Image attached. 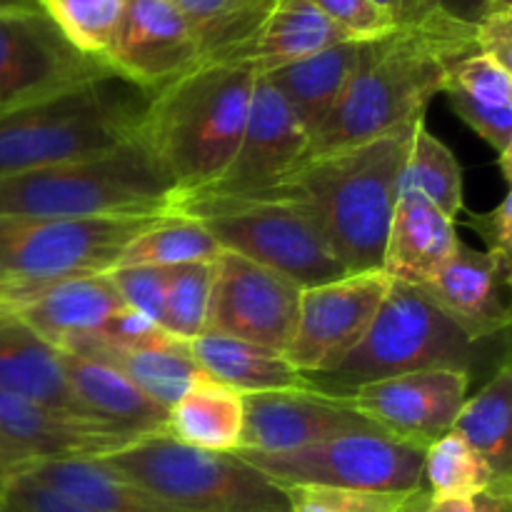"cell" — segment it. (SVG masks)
<instances>
[{"label": "cell", "instance_id": "obj_1", "mask_svg": "<svg viewBox=\"0 0 512 512\" xmlns=\"http://www.w3.org/2000/svg\"><path fill=\"white\" fill-rule=\"evenodd\" d=\"M470 53H478L475 25L440 8L418 23H398L378 38L360 40L348 85L310 140V158L425 120L450 68Z\"/></svg>", "mask_w": 512, "mask_h": 512}, {"label": "cell", "instance_id": "obj_2", "mask_svg": "<svg viewBox=\"0 0 512 512\" xmlns=\"http://www.w3.org/2000/svg\"><path fill=\"white\" fill-rule=\"evenodd\" d=\"M258 75L250 63L200 60L150 93L135 138L175 185V198L200 193L228 168Z\"/></svg>", "mask_w": 512, "mask_h": 512}, {"label": "cell", "instance_id": "obj_3", "mask_svg": "<svg viewBox=\"0 0 512 512\" xmlns=\"http://www.w3.org/2000/svg\"><path fill=\"white\" fill-rule=\"evenodd\" d=\"M420 123L425 120L350 148L313 155L283 183L313 205L330 248L348 275L383 265L400 173Z\"/></svg>", "mask_w": 512, "mask_h": 512}, {"label": "cell", "instance_id": "obj_4", "mask_svg": "<svg viewBox=\"0 0 512 512\" xmlns=\"http://www.w3.org/2000/svg\"><path fill=\"white\" fill-rule=\"evenodd\" d=\"M150 93L115 70L0 110V175L108 153L135 140Z\"/></svg>", "mask_w": 512, "mask_h": 512}, {"label": "cell", "instance_id": "obj_5", "mask_svg": "<svg viewBox=\"0 0 512 512\" xmlns=\"http://www.w3.org/2000/svg\"><path fill=\"white\" fill-rule=\"evenodd\" d=\"M175 185L140 140L48 168L0 175V218L163 215Z\"/></svg>", "mask_w": 512, "mask_h": 512}, {"label": "cell", "instance_id": "obj_6", "mask_svg": "<svg viewBox=\"0 0 512 512\" xmlns=\"http://www.w3.org/2000/svg\"><path fill=\"white\" fill-rule=\"evenodd\" d=\"M173 210L198 218L218 245L285 275L300 288L348 275L313 205L290 185L243 198H173Z\"/></svg>", "mask_w": 512, "mask_h": 512}, {"label": "cell", "instance_id": "obj_7", "mask_svg": "<svg viewBox=\"0 0 512 512\" xmlns=\"http://www.w3.org/2000/svg\"><path fill=\"white\" fill-rule=\"evenodd\" d=\"M103 460L175 512H290L285 488L238 453L190 448L158 433Z\"/></svg>", "mask_w": 512, "mask_h": 512}, {"label": "cell", "instance_id": "obj_8", "mask_svg": "<svg viewBox=\"0 0 512 512\" xmlns=\"http://www.w3.org/2000/svg\"><path fill=\"white\" fill-rule=\"evenodd\" d=\"M158 218H0V300L15 308L60 280L108 273Z\"/></svg>", "mask_w": 512, "mask_h": 512}, {"label": "cell", "instance_id": "obj_9", "mask_svg": "<svg viewBox=\"0 0 512 512\" xmlns=\"http://www.w3.org/2000/svg\"><path fill=\"white\" fill-rule=\"evenodd\" d=\"M475 345L435 308L423 290L390 280L368 333L328 378L345 395L358 385L420 370L448 368L470 373Z\"/></svg>", "mask_w": 512, "mask_h": 512}, {"label": "cell", "instance_id": "obj_10", "mask_svg": "<svg viewBox=\"0 0 512 512\" xmlns=\"http://www.w3.org/2000/svg\"><path fill=\"white\" fill-rule=\"evenodd\" d=\"M280 488H320L418 493L423 480V448L403 443L380 430L320 440L288 453L235 450Z\"/></svg>", "mask_w": 512, "mask_h": 512}, {"label": "cell", "instance_id": "obj_11", "mask_svg": "<svg viewBox=\"0 0 512 512\" xmlns=\"http://www.w3.org/2000/svg\"><path fill=\"white\" fill-rule=\"evenodd\" d=\"M390 288L383 270L353 273L300 293L298 320L285 358L298 373L325 375L340 368L368 333Z\"/></svg>", "mask_w": 512, "mask_h": 512}, {"label": "cell", "instance_id": "obj_12", "mask_svg": "<svg viewBox=\"0 0 512 512\" xmlns=\"http://www.w3.org/2000/svg\"><path fill=\"white\" fill-rule=\"evenodd\" d=\"M303 288L285 275L220 250L213 263L205 333L228 335L283 353L293 338Z\"/></svg>", "mask_w": 512, "mask_h": 512}, {"label": "cell", "instance_id": "obj_13", "mask_svg": "<svg viewBox=\"0 0 512 512\" xmlns=\"http://www.w3.org/2000/svg\"><path fill=\"white\" fill-rule=\"evenodd\" d=\"M310 158V135L288 100L258 75L240 143L213 185L193 195L243 198L280 188ZM185 198V195H183Z\"/></svg>", "mask_w": 512, "mask_h": 512}, {"label": "cell", "instance_id": "obj_14", "mask_svg": "<svg viewBox=\"0 0 512 512\" xmlns=\"http://www.w3.org/2000/svg\"><path fill=\"white\" fill-rule=\"evenodd\" d=\"M108 70L80 53L40 5L0 13V110Z\"/></svg>", "mask_w": 512, "mask_h": 512}, {"label": "cell", "instance_id": "obj_15", "mask_svg": "<svg viewBox=\"0 0 512 512\" xmlns=\"http://www.w3.org/2000/svg\"><path fill=\"white\" fill-rule=\"evenodd\" d=\"M468 388L470 373L440 368L375 380L345 395L380 433L425 450L453 430Z\"/></svg>", "mask_w": 512, "mask_h": 512}, {"label": "cell", "instance_id": "obj_16", "mask_svg": "<svg viewBox=\"0 0 512 512\" xmlns=\"http://www.w3.org/2000/svg\"><path fill=\"white\" fill-rule=\"evenodd\" d=\"M378 430L355 410L348 395L315 385L243 395V435L238 450L288 453L320 440Z\"/></svg>", "mask_w": 512, "mask_h": 512}, {"label": "cell", "instance_id": "obj_17", "mask_svg": "<svg viewBox=\"0 0 512 512\" xmlns=\"http://www.w3.org/2000/svg\"><path fill=\"white\" fill-rule=\"evenodd\" d=\"M203 60L198 38L170 0H125L105 65L143 90L165 83Z\"/></svg>", "mask_w": 512, "mask_h": 512}, {"label": "cell", "instance_id": "obj_18", "mask_svg": "<svg viewBox=\"0 0 512 512\" xmlns=\"http://www.w3.org/2000/svg\"><path fill=\"white\" fill-rule=\"evenodd\" d=\"M0 440L30 463L63 458H105L133 443V435L100 420L48 408L0 390Z\"/></svg>", "mask_w": 512, "mask_h": 512}, {"label": "cell", "instance_id": "obj_19", "mask_svg": "<svg viewBox=\"0 0 512 512\" xmlns=\"http://www.w3.org/2000/svg\"><path fill=\"white\" fill-rule=\"evenodd\" d=\"M510 278L488 253L460 240L453 258L420 290L465 338L483 343L510 328Z\"/></svg>", "mask_w": 512, "mask_h": 512}, {"label": "cell", "instance_id": "obj_20", "mask_svg": "<svg viewBox=\"0 0 512 512\" xmlns=\"http://www.w3.org/2000/svg\"><path fill=\"white\" fill-rule=\"evenodd\" d=\"M125 308L108 273L60 280L15 305V315L55 350H73L98 338Z\"/></svg>", "mask_w": 512, "mask_h": 512}, {"label": "cell", "instance_id": "obj_21", "mask_svg": "<svg viewBox=\"0 0 512 512\" xmlns=\"http://www.w3.org/2000/svg\"><path fill=\"white\" fill-rule=\"evenodd\" d=\"M460 245L455 220L418 193H400L383 248V270L395 283L423 288Z\"/></svg>", "mask_w": 512, "mask_h": 512}, {"label": "cell", "instance_id": "obj_22", "mask_svg": "<svg viewBox=\"0 0 512 512\" xmlns=\"http://www.w3.org/2000/svg\"><path fill=\"white\" fill-rule=\"evenodd\" d=\"M58 355L70 393L85 415L113 425L133 438L163 433L168 410L153 403L110 360L98 355L63 353V350H58Z\"/></svg>", "mask_w": 512, "mask_h": 512}, {"label": "cell", "instance_id": "obj_23", "mask_svg": "<svg viewBox=\"0 0 512 512\" xmlns=\"http://www.w3.org/2000/svg\"><path fill=\"white\" fill-rule=\"evenodd\" d=\"M443 95L468 128L498 155L503 178H512V70L483 53H470L450 68Z\"/></svg>", "mask_w": 512, "mask_h": 512}, {"label": "cell", "instance_id": "obj_24", "mask_svg": "<svg viewBox=\"0 0 512 512\" xmlns=\"http://www.w3.org/2000/svg\"><path fill=\"white\" fill-rule=\"evenodd\" d=\"M355 40L343 28L325 18L313 0H275L273 10L258 33L228 55L230 63H250L260 75L288 63L310 58L325 48Z\"/></svg>", "mask_w": 512, "mask_h": 512}, {"label": "cell", "instance_id": "obj_25", "mask_svg": "<svg viewBox=\"0 0 512 512\" xmlns=\"http://www.w3.org/2000/svg\"><path fill=\"white\" fill-rule=\"evenodd\" d=\"M0 390L90 418L70 393L58 350L35 335L15 313L0 320Z\"/></svg>", "mask_w": 512, "mask_h": 512}, {"label": "cell", "instance_id": "obj_26", "mask_svg": "<svg viewBox=\"0 0 512 512\" xmlns=\"http://www.w3.org/2000/svg\"><path fill=\"white\" fill-rule=\"evenodd\" d=\"M358 50L360 40H345L298 63L263 73V78L288 100L310 140L338 105L358 60Z\"/></svg>", "mask_w": 512, "mask_h": 512}, {"label": "cell", "instance_id": "obj_27", "mask_svg": "<svg viewBox=\"0 0 512 512\" xmlns=\"http://www.w3.org/2000/svg\"><path fill=\"white\" fill-rule=\"evenodd\" d=\"M190 355L203 373L218 383L238 390L240 395L273 393L313 385L310 378L293 368L283 353L263 348V345L245 343L218 333H203L190 340Z\"/></svg>", "mask_w": 512, "mask_h": 512}, {"label": "cell", "instance_id": "obj_28", "mask_svg": "<svg viewBox=\"0 0 512 512\" xmlns=\"http://www.w3.org/2000/svg\"><path fill=\"white\" fill-rule=\"evenodd\" d=\"M163 433L190 448L235 453L243 435V395L200 373L168 410Z\"/></svg>", "mask_w": 512, "mask_h": 512}, {"label": "cell", "instance_id": "obj_29", "mask_svg": "<svg viewBox=\"0 0 512 512\" xmlns=\"http://www.w3.org/2000/svg\"><path fill=\"white\" fill-rule=\"evenodd\" d=\"M28 470L93 512H175L103 458L38 460Z\"/></svg>", "mask_w": 512, "mask_h": 512}, {"label": "cell", "instance_id": "obj_30", "mask_svg": "<svg viewBox=\"0 0 512 512\" xmlns=\"http://www.w3.org/2000/svg\"><path fill=\"white\" fill-rule=\"evenodd\" d=\"M512 368L505 358L488 383L463 403L453 430L478 450L500 478L512 480Z\"/></svg>", "mask_w": 512, "mask_h": 512}, {"label": "cell", "instance_id": "obj_31", "mask_svg": "<svg viewBox=\"0 0 512 512\" xmlns=\"http://www.w3.org/2000/svg\"><path fill=\"white\" fill-rule=\"evenodd\" d=\"M98 355L110 360L115 368L123 370L153 403L163 405L165 410L173 408L185 390L203 370L190 355V345L168 338L153 345L125 350H103V353H80Z\"/></svg>", "mask_w": 512, "mask_h": 512}, {"label": "cell", "instance_id": "obj_32", "mask_svg": "<svg viewBox=\"0 0 512 512\" xmlns=\"http://www.w3.org/2000/svg\"><path fill=\"white\" fill-rule=\"evenodd\" d=\"M198 38L203 60H223L243 48L275 0H170Z\"/></svg>", "mask_w": 512, "mask_h": 512}, {"label": "cell", "instance_id": "obj_33", "mask_svg": "<svg viewBox=\"0 0 512 512\" xmlns=\"http://www.w3.org/2000/svg\"><path fill=\"white\" fill-rule=\"evenodd\" d=\"M220 245L198 218L170 208L150 228H145L133 243L125 245L115 268L128 265H153V268H175L185 263H203L220 255Z\"/></svg>", "mask_w": 512, "mask_h": 512}, {"label": "cell", "instance_id": "obj_34", "mask_svg": "<svg viewBox=\"0 0 512 512\" xmlns=\"http://www.w3.org/2000/svg\"><path fill=\"white\" fill-rule=\"evenodd\" d=\"M400 193H418L428 198L448 218L458 220L463 213V168L453 150L420 123L415 128L403 173H400Z\"/></svg>", "mask_w": 512, "mask_h": 512}, {"label": "cell", "instance_id": "obj_35", "mask_svg": "<svg viewBox=\"0 0 512 512\" xmlns=\"http://www.w3.org/2000/svg\"><path fill=\"white\" fill-rule=\"evenodd\" d=\"M512 480L500 478L488 460L455 433L430 443L423 453L420 490L430 498H473Z\"/></svg>", "mask_w": 512, "mask_h": 512}, {"label": "cell", "instance_id": "obj_36", "mask_svg": "<svg viewBox=\"0 0 512 512\" xmlns=\"http://www.w3.org/2000/svg\"><path fill=\"white\" fill-rule=\"evenodd\" d=\"M213 263H185L165 268V298L160 328L180 343L200 338L208 320L210 290H213Z\"/></svg>", "mask_w": 512, "mask_h": 512}, {"label": "cell", "instance_id": "obj_37", "mask_svg": "<svg viewBox=\"0 0 512 512\" xmlns=\"http://www.w3.org/2000/svg\"><path fill=\"white\" fill-rule=\"evenodd\" d=\"M60 33L80 50L105 63L125 0H35Z\"/></svg>", "mask_w": 512, "mask_h": 512}, {"label": "cell", "instance_id": "obj_38", "mask_svg": "<svg viewBox=\"0 0 512 512\" xmlns=\"http://www.w3.org/2000/svg\"><path fill=\"white\" fill-rule=\"evenodd\" d=\"M290 512H405L413 493H380V490L320 488L298 485L285 488Z\"/></svg>", "mask_w": 512, "mask_h": 512}, {"label": "cell", "instance_id": "obj_39", "mask_svg": "<svg viewBox=\"0 0 512 512\" xmlns=\"http://www.w3.org/2000/svg\"><path fill=\"white\" fill-rule=\"evenodd\" d=\"M110 280L118 288L125 308L138 310L145 318L160 325L165 298V268L153 265H128V268L108 270Z\"/></svg>", "mask_w": 512, "mask_h": 512}, {"label": "cell", "instance_id": "obj_40", "mask_svg": "<svg viewBox=\"0 0 512 512\" xmlns=\"http://www.w3.org/2000/svg\"><path fill=\"white\" fill-rule=\"evenodd\" d=\"M0 512H93L78 500L40 483L30 470L15 475L0 493Z\"/></svg>", "mask_w": 512, "mask_h": 512}, {"label": "cell", "instance_id": "obj_41", "mask_svg": "<svg viewBox=\"0 0 512 512\" xmlns=\"http://www.w3.org/2000/svg\"><path fill=\"white\" fill-rule=\"evenodd\" d=\"M313 3L325 18L333 20L355 40L378 38L398 25V20L378 8L373 0H313Z\"/></svg>", "mask_w": 512, "mask_h": 512}, {"label": "cell", "instance_id": "obj_42", "mask_svg": "<svg viewBox=\"0 0 512 512\" xmlns=\"http://www.w3.org/2000/svg\"><path fill=\"white\" fill-rule=\"evenodd\" d=\"M468 225L483 238V253L512 275V195H505L488 213H470Z\"/></svg>", "mask_w": 512, "mask_h": 512}, {"label": "cell", "instance_id": "obj_43", "mask_svg": "<svg viewBox=\"0 0 512 512\" xmlns=\"http://www.w3.org/2000/svg\"><path fill=\"white\" fill-rule=\"evenodd\" d=\"M405 512H512V483L473 498H430L418 490Z\"/></svg>", "mask_w": 512, "mask_h": 512}, {"label": "cell", "instance_id": "obj_44", "mask_svg": "<svg viewBox=\"0 0 512 512\" xmlns=\"http://www.w3.org/2000/svg\"><path fill=\"white\" fill-rule=\"evenodd\" d=\"M475 48L512 70V8L488 10L475 23Z\"/></svg>", "mask_w": 512, "mask_h": 512}, {"label": "cell", "instance_id": "obj_45", "mask_svg": "<svg viewBox=\"0 0 512 512\" xmlns=\"http://www.w3.org/2000/svg\"><path fill=\"white\" fill-rule=\"evenodd\" d=\"M438 8L460 23L475 25L490 8V0H438Z\"/></svg>", "mask_w": 512, "mask_h": 512}, {"label": "cell", "instance_id": "obj_46", "mask_svg": "<svg viewBox=\"0 0 512 512\" xmlns=\"http://www.w3.org/2000/svg\"><path fill=\"white\" fill-rule=\"evenodd\" d=\"M30 465L33 463H30L28 458H23L18 450H13L10 445H5L3 440H0V493H3L5 485H8L15 475L25 473Z\"/></svg>", "mask_w": 512, "mask_h": 512}, {"label": "cell", "instance_id": "obj_47", "mask_svg": "<svg viewBox=\"0 0 512 512\" xmlns=\"http://www.w3.org/2000/svg\"><path fill=\"white\" fill-rule=\"evenodd\" d=\"M438 10V0H403L400 3L398 23H418L425 15Z\"/></svg>", "mask_w": 512, "mask_h": 512}, {"label": "cell", "instance_id": "obj_48", "mask_svg": "<svg viewBox=\"0 0 512 512\" xmlns=\"http://www.w3.org/2000/svg\"><path fill=\"white\" fill-rule=\"evenodd\" d=\"M375 5H378V8H383L385 13H390L393 15L395 20H398V13H400V3H403V0H373Z\"/></svg>", "mask_w": 512, "mask_h": 512}, {"label": "cell", "instance_id": "obj_49", "mask_svg": "<svg viewBox=\"0 0 512 512\" xmlns=\"http://www.w3.org/2000/svg\"><path fill=\"white\" fill-rule=\"evenodd\" d=\"M28 5H38L35 0H0V13L5 10H15V8H28Z\"/></svg>", "mask_w": 512, "mask_h": 512}, {"label": "cell", "instance_id": "obj_50", "mask_svg": "<svg viewBox=\"0 0 512 512\" xmlns=\"http://www.w3.org/2000/svg\"><path fill=\"white\" fill-rule=\"evenodd\" d=\"M15 310L10 308L8 303H3V300H0V320H5V318H10V315H13Z\"/></svg>", "mask_w": 512, "mask_h": 512}]
</instances>
